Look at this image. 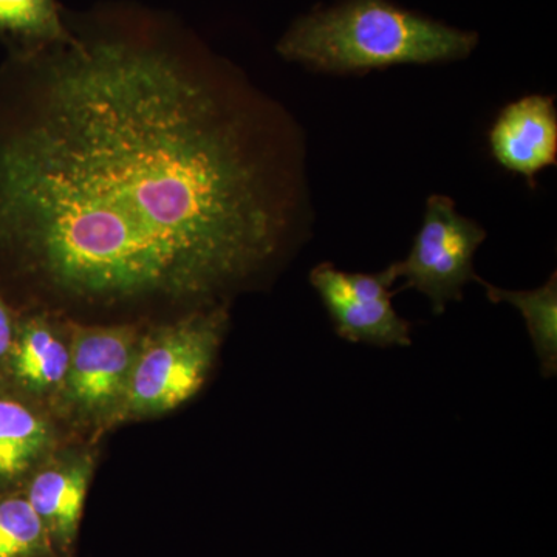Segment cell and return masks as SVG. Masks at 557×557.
Segmentation results:
<instances>
[{"label":"cell","instance_id":"5bb4252c","mask_svg":"<svg viewBox=\"0 0 557 557\" xmlns=\"http://www.w3.org/2000/svg\"><path fill=\"white\" fill-rule=\"evenodd\" d=\"M17 318L20 317L14 313L13 307L0 292V368L9 357L14 338H16Z\"/></svg>","mask_w":557,"mask_h":557},{"label":"cell","instance_id":"30bf717a","mask_svg":"<svg viewBox=\"0 0 557 557\" xmlns=\"http://www.w3.org/2000/svg\"><path fill=\"white\" fill-rule=\"evenodd\" d=\"M60 448V431L49 409L0 384V493L21 490Z\"/></svg>","mask_w":557,"mask_h":557},{"label":"cell","instance_id":"4fadbf2b","mask_svg":"<svg viewBox=\"0 0 557 557\" xmlns=\"http://www.w3.org/2000/svg\"><path fill=\"white\" fill-rule=\"evenodd\" d=\"M0 35L58 46L72 36L54 0H0Z\"/></svg>","mask_w":557,"mask_h":557},{"label":"cell","instance_id":"8fae6325","mask_svg":"<svg viewBox=\"0 0 557 557\" xmlns=\"http://www.w3.org/2000/svg\"><path fill=\"white\" fill-rule=\"evenodd\" d=\"M491 302H508L515 306L525 319L528 333L541 362L544 376H555L557 372V274L553 273L544 287L530 292H509L487 284L479 276Z\"/></svg>","mask_w":557,"mask_h":557},{"label":"cell","instance_id":"277c9868","mask_svg":"<svg viewBox=\"0 0 557 557\" xmlns=\"http://www.w3.org/2000/svg\"><path fill=\"white\" fill-rule=\"evenodd\" d=\"M67 333V375L53 406L70 423L100 437L126 395L141 333L137 325L76 322H69Z\"/></svg>","mask_w":557,"mask_h":557},{"label":"cell","instance_id":"8992f818","mask_svg":"<svg viewBox=\"0 0 557 557\" xmlns=\"http://www.w3.org/2000/svg\"><path fill=\"white\" fill-rule=\"evenodd\" d=\"M398 281L395 265L380 273H347L332 263L314 267L310 282L324 304L338 336L350 343L376 347H409V321L392 306L397 293L391 292Z\"/></svg>","mask_w":557,"mask_h":557},{"label":"cell","instance_id":"6da1fadb","mask_svg":"<svg viewBox=\"0 0 557 557\" xmlns=\"http://www.w3.org/2000/svg\"><path fill=\"white\" fill-rule=\"evenodd\" d=\"M0 143V240L78 298L248 287L314 223L306 135L233 70L124 40L62 44Z\"/></svg>","mask_w":557,"mask_h":557},{"label":"cell","instance_id":"3957f363","mask_svg":"<svg viewBox=\"0 0 557 557\" xmlns=\"http://www.w3.org/2000/svg\"><path fill=\"white\" fill-rule=\"evenodd\" d=\"M226 306L209 307L141 335L126 395L109 431L163 416L207 383L228 329Z\"/></svg>","mask_w":557,"mask_h":557},{"label":"cell","instance_id":"52a82bcc","mask_svg":"<svg viewBox=\"0 0 557 557\" xmlns=\"http://www.w3.org/2000/svg\"><path fill=\"white\" fill-rule=\"evenodd\" d=\"M94 471L95 454L90 448H60L21 487L57 557H75Z\"/></svg>","mask_w":557,"mask_h":557},{"label":"cell","instance_id":"7c38bea8","mask_svg":"<svg viewBox=\"0 0 557 557\" xmlns=\"http://www.w3.org/2000/svg\"><path fill=\"white\" fill-rule=\"evenodd\" d=\"M0 557H57L22 490L0 493Z\"/></svg>","mask_w":557,"mask_h":557},{"label":"cell","instance_id":"7a4b0ae2","mask_svg":"<svg viewBox=\"0 0 557 557\" xmlns=\"http://www.w3.org/2000/svg\"><path fill=\"white\" fill-rule=\"evenodd\" d=\"M478 44V33L458 30L388 0H341L299 17L278 40L277 51L318 72L346 75L460 61Z\"/></svg>","mask_w":557,"mask_h":557},{"label":"cell","instance_id":"5b68a950","mask_svg":"<svg viewBox=\"0 0 557 557\" xmlns=\"http://www.w3.org/2000/svg\"><path fill=\"white\" fill-rule=\"evenodd\" d=\"M486 239V231L475 220L458 214L448 196L429 197L423 223L413 239L408 258L395 262L403 289H417L442 314L449 302L463 299L465 287L475 281L474 255Z\"/></svg>","mask_w":557,"mask_h":557},{"label":"cell","instance_id":"ba28073f","mask_svg":"<svg viewBox=\"0 0 557 557\" xmlns=\"http://www.w3.org/2000/svg\"><path fill=\"white\" fill-rule=\"evenodd\" d=\"M67 329L47 314L17 318L16 338L0 368V384L38 405H53L67 375Z\"/></svg>","mask_w":557,"mask_h":557},{"label":"cell","instance_id":"9c48e42d","mask_svg":"<svg viewBox=\"0 0 557 557\" xmlns=\"http://www.w3.org/2000/svg\"><path fill=\"white\" fill-rule=\"evenodd\" d=\"M490 148L505 170L522 175L530 186L557 157V113L553 97L530 95L502 110L490 131Z\"/></svg>","mask_w":557,"mask_h":557}]
</instances>
